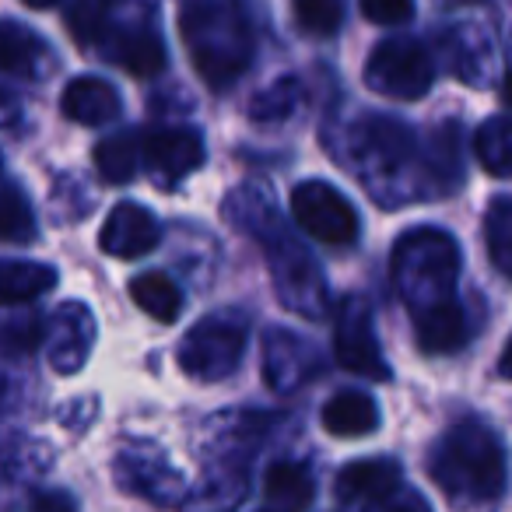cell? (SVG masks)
Returning <instances> with one entry per match:
<instances>
[{"instance_id":"17","label":"cell","mask_w":512,"mask_h":512,"mask_svg":"<svg viewBox=\"0 0 512 512\" xmlns=\"http://www.w3.org/2000/svg\"><path fill=\"white\" fill-rule=\"evenodd\" d=\"M141 158H144V144L137 134L123 130V134H113L95 148V169H99L102 183H113L123 186L137 176L141 169Z\"/></svg>"},{"instance_id":"11","label":"cell","mask_w":512,"mask_h":512,"mask_svg":"<svg viewBox=\"0 0 512 512\" xmlns=\"http://www.w3.org/2000/svg\"><path fill=\"white\" fill-rule=\"evenodd\" d=\"M144 162L162 179H183L204 165V141L193 130H155L144 137Z\"/></svg>"},{"instance_id":"32","label":"cell","mask_w":512,"mask_h":512,"mask_svg":"<svg viewBox=\"0 0 512 512\" xmlns=\"http://www.w3.org/2000/svg\"><path fill=\"white\" fill-rule=\"evenodd\" d=\"M498 372H502L505 379H512V341L505 344V351H502V358H498Z\"/></svg>"},{"instance_id":"24","label":"cell","mask_w":512,"mask_h":512,"mask_svg":"<svg viewBox=\"0 0 512 512\" xmlns=\"http://www.w3.org/2000/svg\"><path fill=\"white\" fill-rule=\"evenodd\" d=\"M292 15L306 36L327 39L341 29L344 0H292Z\"/></svg>"},{"instance_id":"23","label":"cell","mask_w":512,"mask_h":512,"mask_svg":"<svg viewBox=\"0 0 512 512\" xmlns=\"http://www.w3.org/2000/svg\"><path fill=\"white\" fill-rule=\"evenodd\" d=\"M484 242L491 264L512 278V197H495L484 214Z\"/></svg>"},{"instance_id":"28","label":"cell","mask_w":512,"mask_h":512,"mask_svg":"<svg viewBox=\"0 0 512 512\" xmlns=\"http://www.w3.org/2000/svg\"><path fill=\"white\" fill-rule=\"evenodd\" d=\"M4 341H8V355H29V351H36L39 341H43V323L32 313L11 316L8 330H4Z\"/></svg>"},{"instance_id":"20","label":"cell","mask_w":512,"mask_h":512,"mask_svg":"<svg viewBox=\"0 0 512 512\" xmlns=\"http://www.w3.org/2000/svg\"><path fill=\"white\" fill-rule=\"evenodd\" d=\"M116 60L134 78H155L165 71V43L151 29H130L116 43Z\"/></svg>"},{"instance_id":"26","label":"cell","mask_w":512,"mask_h":512,"mask_svg":"<svg viewBox=\"0 0 512 512\" xmlns=\"http://www.w3.org/2000/svg\"><path fill=\"white\" fill-rule=\"evenodd\" d=\"M295 102H299V85H295V81H278V85L264 88V92L256 95L249 113H253L260 123L285 120V116L295 109Z\"/></svg>"},{"instance_id":"5","label":"cell","mask_w":512,"mask_h":512,"mask_svg":"<svg viewBox=\"0 0 512 512\" xmlns=\"http://www.w3.org/2000/svg\"><path fill=\"white\" fill-rule=\"evenodd\" d=\"M246 351V330L242 323L225 320V316H211L200 320L190 334L179 344V365L200 383H218V379L232 376L235 365L242 362Z\"/></svg>"},{"instance_id":"34","label":"cell","mask_w":512,"mask_h":512,"mask_svg":"<svg viewBox=\"0 0 512 512\" xmlns=\"http://www.w3.org/2000/svg\"><path fill=\"white\" fill-rule=\"evenodd\" d=\"M22 4H29V8H36V11H46V8H53L57 0H22Z\"/></svg>"},{"instance_id":"15","label":"cell","mask_w":512,"mask_h":512,"mask_svg":"<svg viewBox=\"0 0 512 512\" xmlns=\"http://www.w3.org/2000/svg\"><path fill=\"white\" fill-rule=\"evenodd\" d=\"M323 428L341 439H358V435H372L379 428V407L369 393L341 390L323 404Z\"/></svg>"},{"instance_id":"22","label":"cell","mask_w":512,"mask_h":512,"mask_svg":"<svg viewBox=\"0 0 512 512\" xmlns=\"http://www.w3.org/2000/svg\"><path fill=\"white\" fill-rule=\"evenodd\" d=\"M53 285H57V274L43 264H29V260H8L4 264V278H0V292H4L8 306L36 299V295L50 292Z\"/></svg>"},{"instance_id":"30","label":"cell","mask_w":512,"mask_h":512,"mask_svg":"<svg viewBox=\"0 0 512 512\" xmlns=\"http://www.w3.org/2000/svg\"><path fill=\"white\" fill-rule=\"evenodd\" d=\"M365 512H432V509H428V502L418 495V491H411V488L400 484L397 491H390V495L369 502V509Z\"/></svg>"},{"instance_id":"8","label":"cell","mask_w":512,"mask_h":512,"mask_svg":"<svg viewBox=\"0 0 512 512\" xmlns=\"http://www.w3.org/2000/svg\"><path fill=\"white\" fill-rule=\"evenodd\" d=\"M271 271L274 281H278L281 299L292 309H299L302 316H320L323 306H327V288H323V274L320 267L309 260L299 249V242L278 239L271 242Z\"/></svg>"},{"instance_id":"31","label":"cell","mask_w":512,"mask_h":512,"mask_svg":"<svg viewBox=\"0 0 512 512\" xmlns=\"http://www.w3.org/2000/svg\"><path fill=\"white\" fill-rule=\"evenodd\" d=\"M32 512H74V502L67 495H43L36 498Z\"/></svg>"},{"instance_id":"29","label":"cell","mask_w":512,"mask_h":512,"mask_svg":"<svg viewBox=\"0 0 512 512\" xmlns=\"http://www.w3.org/2000/svg\"><path fill=\"white\" fill-rule=\"evenodd\" d=\"M362 15L372 25H383V29H397V25L411 22L414 15V0H362Z\"/></svg>"},{"instance_id":"10","label":"cell","mask_w":512,"mask_h":512,"mask_svg":"<svg viewBox=\"0 0 512 512\" xmlns=\"http://www.w3.org/2000/svg\"><path fill=\"white\" fill-rule=\"evenodd\" d=\"M158 242H162V228H158L155 214L141 204H116L99 232V246L120 260L151 253Z\"/></svg>"},{"instance_id":"14","label":"cell","mask_w":512,"mask_h":512,"mask_svg":"<svg viewBox=\"0 0 512 512\" xmlns=\"http://www.w3.org/2000/svg\"><path fill=\"white\" fill-rule=\"evenodd\" d=\"M334 488L344 502H376L400 488V467L393 460H355L337 474Z\"/></svg>"},{"instance_id":"3","label":"cell","mask_w":512,"mask_h":512,"mask_svg":"<svg viewBox=\"0 0 512 512\" xmlns=\"http://www.w3.org/2000/svg\"><path fill=\"white\" fill-rule=\"evenodd\" d=\"M390 274L400 299L411 306V313L439 306L456 299V274H460V249L439 228H414L400 235L390 256Z\"/></svg>"},{"instance_id":"18","label":"cell","mask_w":512,"mask_h":512,"mask_svg":"<svg viewBox=\"0 0 512 512\" xmlns=\"http://www.w3.org/2000/svg\"><path fill=\"white\" fill-rule=\"evenodd\" d=\"M0 60H4V71L18 74V78H43V74L50 71V50H46L32 32L18 29L15 22L4 25Z\"/></svg>"},{"instance_id":"1","label":"cell","mask_w":512,"mask_h":512,"mask_svg":"<svg viewBox=\"0 0 512 512\" xmlns=\"http://www.w3.org/2000/svg\"><path fill=\"white\" fill-rule=\"evenodd\" d=\"M179 36L197 74L211 88H228L253 60V29L235 0H186Z\"/></svg>"},{"instance_id":"9","label":"cell","mask_w":512,"mask_h":512,"mask_svg":"<svg viewBox=\"0 0 512 512\" xmlns=\"http://www.w3.org/2000/svg\"><path fill=\"white\" fill-rule=\"evenodd\" d=\"M355 148L372 169H400L418 155V137L390 116H365L355 127Z\"/></svg>"},{"instance_id":"27","label":"cell","mask_w":512,"mask_h":512,"mask_svg":"<svg viewBox=\"0 0 512 512\" xmlns=\"http://www.w3.org/2000/svg\"><path fill=\"white\" fill-rule=\"evenodd\" d=\"M4 239L8 242H32L36 239V218H32L29 200L22 197L15 183H8V207H4Z\"/></svg>"},{"instance_id":"4","label":"cell","mask_w":512,"mask_h":512,"mask_svg":"<svg viewBox=\"0 0 512 512\" xmlns=\"http://www.w3.org/2000/svg\"><path fill=\"white\" fill-rule=\"evenodd\" d=\"M365 81L372 92L390 99H421L435 81V64L414 39H386L365 60Z\"/></svg>"},{"instance_id":"13","label":"cell","mask_w":512,"mask_h":512,"mask_svg":"<svg viewBox=\"0 0 512 512\" xmlns=\"http://www.w3.org/2000/svg\"><path fill=\"white\" fill-rule=\"evenodd\" d=\"M414 330H418L421 351L449 355V351H460L467 344V313L456 299L439 302V306L414 316Z\"/></svg>"},{"instance_id":"16","label":"cell","mask_w":512,"mask_h":512,"mask_svg":"<svg viewBox=\"0 0 512 512\" xmlns=\"http://www.w3.org/2000/svg\"><path fill=\"white\" fill-rule=\"evenodd\" d=\"M264 498L274 512H302L313 502V477L299 463H274L264 477Z\"/></svg>"},{"instance_id":"7","label":"cell","mask_w":512,"mask_h":512,"mask_svg":"<svg viewBox=\"0 0 512 512\" xmlns=\"http://www.w3.org/2000/svg\"><path fill=\"white\" fill-rule=\"evenodd\" d=\"M334 355L355 376L369 379H390V365H386L383 351H379L376 330H372V313L358 295H348L337 309V327H334Z\"/></svg>"},{"instance_id":"25","label":"cell","mask_w":512,"mask_h":512,"mask_svg":"<svg viewBox=\"0 0 512 512\" xmlns=\"http://www.w3.org/2000/svg\"><path fill=\"white\" fill-rule=\"evenodd\" d=\"M106 18L109 0H74L71 8H67V29H71L74 43L92 46L106 32Z\"/></svg>"},{"instance_id":"2","label":"cell","mask_w":512,"mask_h":512,"mask_svg":"<svg viewBox=\"0 0 512 512\" xmlns=\"http://www.w3.org/2000/svg\"><path fill=\"white\" fill-rule=\"evenodd\" d=\"M432 481L456 502H495L505 491V449L484 421L453 425L428 456Z\"/></svg>"},{"instance_id":"35","label":"cell","mask_w":512,"mask_h":512,"mask_svg":"<svg viewBox=\"0 0 512 512\" xmlns=\"http://www.w3.org/2000/svg\"><path fill=\"white\" fill-rule=\"evenodd\" d=\"M271 512H274V509H271Z\"/></svg>"},{"instance_id":"21","label":"cell","mask_w":512,"mask_h":512,"mask_svg":"<svg viewBox=\"0 0 512 512\" xmlns=\"http://www.w3.org/2000/svg\"><path fill=\"white\" fill-rule=\"evenodd\" d=\"M477 162L491 172V176L512 179V120L509 116H491L477 127L474 137Z\"/></svg>"},{"instance_id":"33","label":"cell","mask_w":512,"mask_h":512,"mask_svg":"<svg viewBox=\"0 0 512 512\" xmlns=\"http://www.w3.org/2000/svg\"><path fill=\"white\" fill-rule=\"evenodd\" d=\"M502 99H505V106L512 109V71L505 74V81H502Z\"/></svg>"},{"instance_id":"19","label":"cell","mask_w":512,"mask_h":512,"mask_svg":"<svg viewBox=\"0 0 512 512\" xmlns=\"http://www.w3.org/2000/svg\"><path fill=\"white\" fill-rule=\"evenodd\" d=\"M130 299L158 323H172L179 316V309H183V292H179V285L169 274H158V271H148L130 281Z\"/></svg>"},{"instance_id":"12","label":"cell","mask_w":512,"mask_h":512,"mask_svg":"<svg viewBox=\"0 0 512 512\" xmlns=\"http://www.w3.org/2000/svg\"><path fill=\"white\" fill-rule=\"evenodd\" d=\"M60 109H64L67 120L85 123V127H102V123L120 116V95L102 78H74L64 88Z\"/></svg>"},{"instance_id":"6","label":"cell","mask_w":512,"mask_h":512,"mask_svg":"<svg viewBox=\"0 0 512 512\" xmlns=\"http://www.w3.org/2000/svg\"><path fill=\"white\" fill-rule=\"evenodd\" d=\"M292 218L306 235L327 246H351L358 239V211L344 193H337L330 183L309 179L295 186L292 193Z\"/></svg>"}]
</instances>
